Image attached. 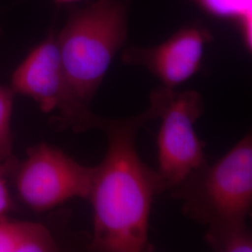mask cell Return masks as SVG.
<instances>
[{
	"mask_svg": "<svg viewBox=\"0 0 252 252\" xmlns=\"http://www.w3.org/2000/svg\"><path fill=\"white\" fill-rule=\"evenodd\" d=\"M169 191L182 202V213L201 225L246 220L252 206V134L212 165L202 164Z\"/></svg>",
	"mask_w": 252,
	"mask_h": 252,
	"instance_id": "obj_3",
	"label": "cell"
},
{
	"mask_svg": "<svg viewBox=\"0 0 252 252\" xmlns=\"http://www.w3.org/2000/svg\"><path fill=\"white\" fill-rule=\"evenodd\" d=\"M201 9L218 18L233 20L249 52L252 48V0H194Z\"/></svg>",
	"mask_w": 252,
	"mask_h": 252,
	"instance_id": "obj_10",
	"label": "cell"
},
{
	"mask_svg": "<svg viewBox=\"0 0 252 252\" xmlns=\"http://www.w3.org/2000/svg\"><path fill=\"white\" fill-rule=\"evenodd\" d=\"M206 242L218 252H252V234L245 220H226L207 226Z\"/></svg>",
	"mask_w": 252,
	"mask_h": 252,
	"instance_id": "obj_9",
	"label": "cell"
},
{
	"mask_svg": "<svg viewBox=\"0 0 252 252\" xmlns=\"http://www.w3.org/2000/svg\"><path fill=\"white\" fill-rule=\"evenodd\" d=\"M10 88L31 97L44 113L56 111L61 128L80 133L98 129L103 118L95 115L73 92L63 69L56 35L51 32L14 70Z\"/></svg>",
	"mask_w": 252,
	"mask_h": 252,
	"instance_id": "obj_5",
	"label": "cell"
},
{
	"mask_svg": "<svg viewBox=\"0 0 252 252\" xmlns=\"http://www.w3.org/2000/svg\"><path fill=\"white\" fill-rule=\"evenodd\" d=\"M95 166H86L54 146L29 148L14 172L22 201L36 212H45L73 198L89 199Z\"/></svg>",
	"mask_w": 252,
	"mask_h": 252,
	"instance_id": "obj_6",
	"label": "cell"
},
{
	"mask_svg": "<svg viewBox=\"0 0 252 252\" xmlns=\"http://www.w3.org/2000/svg\"><path fill=\"white\" fill-rule=\"evenodd\" d=\"M54 1L58 3V4H68V3L77 2V1H80V0H54Z\"/></svg>",
	"mask_w": 252,
	"mask_h": 252,
	"instance_id": "obj_13",
	"label": "cell"
},
{
	"mask_svg": "<svg viewBox=\"0 0 252 252\" xmlns=\"http://www.w3.org/2000/svg\"><path fill=\"white\" fill-rule=\"evenodd\" d=\"M211 40L207 28L192 24L182 27L159 45L127 48L123 53V61L143 66L161 81L162 86L175 89L200 69L206 47Z\"/></svg>",
	"mask_w": 252,
	"mask_h": 252,
	"instance_id": "obj_7",
	"label": "cell"
},
{
	"mask_svg": "<svg viewBox=\"0 0 252 252\" xmlns=\"http://www.w3.org/2000/svg\"><path fill=\"white\" fill-rule=\"evenodd\" d=\"M150 103L162 120L157 138V172L163 190H170L207 162L205 145L194 130L204 113V99L196 91L177 92L161 85L152 91Z\"/></svg>",
	"mask_w": 252,
	"mask_h": 252,
	"instance_id": "obj_4",
	"label": "cell"
},
{
	"mask_svg": "<svg viewBox=\"0 0 252 252\" xmlns=\"http://www.w3.org/2000/svg\"><path fill=\"white\" fill-rule=\"evenodd\" d=\"M158 119L153 104L125 119H106L100 126L108 139L107 153L95 166L89 200L94 234L88 250L95 252H150L149 220L155 195L163 192L158 172L140 159L135 139L139 129Z\"/></svg>",
	"mask_w": 252,
	"mask_h": 252,
	"instance_id": "obj_1",
	"label": "cell"
},
{
	"mask_svg": "<svg viewBox=\"0 0 252 252\" xmlns=\"http://www.w3.org/2000/svg\"><path fill=\"white\" fill-rule=\"evenodd\" d=\"M15 93L10 87L0 85V171L13 175L19 161L13 154L10 121Z\"/></svg>",
	"mask_w": 252,
	"mask_h": 252,
	"instance_id": "obj_11",
	"label": "cell"
},
{
	"mask_svg": "<svg viewBox=\"0 0 252 252\" xmlns=\"http://www.w3.org/2000/svg\"><path fill=\"white\" fill-rule=\"evenodd\" d=\"M128 0H97L73 9L56 36L73 92L90 107L128 32Z\"/></svg>",
	"mask_w": 252,
	"mask_h": 252,
	"instance_id": "obj_2",
	"label": "cell"
},
{
	"mask_svg": "<svg viewBox=\"0 0 252 252\" xmlns=\"http://www.w3.org/2000/svg\"><path fill=\"white\" fill-rule=\"evenodd\" d=\"M8 176L0 171V218L5 216L12 207V202L7 185Z\"/></svg>",
	"mask_w": 252,
	"mask_h": 252,
	"instance_id": "obj_12",
	"label": "cell"
},
{
	"mask_svg": "<svg viewBox=\"0 0 252 252\" xmlns=\"http://www.w3.org/2000/svg\"><path fill=\"white\" fill-rule=\"evenodd\" d=\"M58 249L45 225L0 218V252H54Z\"/></svg>",
	"mask_w": 252,
	"mask_h": 252,
	"instance_id": "obj_8",
	"label": "cell"
}]
</instances>
